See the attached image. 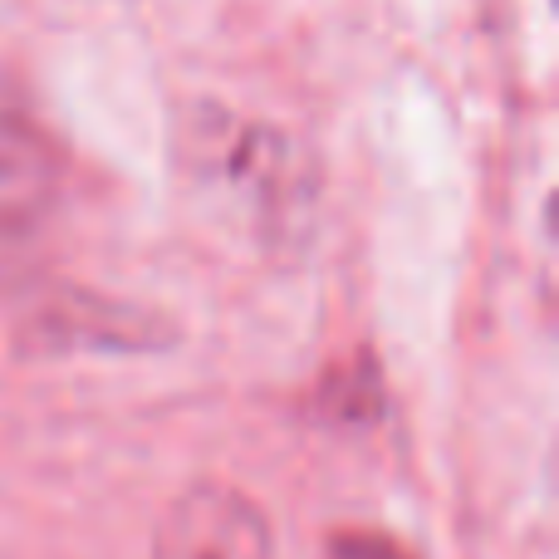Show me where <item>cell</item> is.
Instances as JSON below:
<instances>
[{"mask_svg": "<svg viewBox=\"0 0 559 559\" xmlns=\"http://www.w3.org/2000/svg\"><path fill=\"white\" fill-rule=\"evenodd\" d=\"M182 167L202 197L231 206L265 241H289L295 226H309L314 206V173L305 153L271 123L197 108L182 128Z\"/></svg>", "mask_w": 559, "mask_h": 559, "instance_id": "obj_1", "label": "cell"}, {"mask_svg": "<svg viewBox=\"0 0 559 559\" xmlns=\"http://www.w3.org/2000/svg\"><path fill=\"white\" fill-rule=\"evenodd\" d=\"M64 163L29 114L0 104V255L29 246L55 216Z\"/></svg>", "mask_w": 559, "mask_h": 559, "instance_id": "obj_3", "label": "cell"}, {"mask_svg": "<svg viewBox=\"0 0 559 559\" xmlns=\"http://www.w3.org/2000/svg\"><path fill=\"white\" fill-rule=\"evenodd\" d=\"M153 559H271V521L231 486H192L167 506Z\"/></svg>", "mask_w": 559, "mask_h": 559, "instance_id": "obj_2", "label": "cell"}, {"mask_svg": "<svg viewBox=\"0 0 559 559\" xmlns=\"http://www.w3.org/2000/svg\"><path fill=\"white\" fill-rule=\"evenodd\" d=\"M334 559H403L388 540H373V535H344L334 540Z\"/></svg>", "mask_w": 559, "mask_h": 559, "instance_id": "obj_4", "label": "cell"}]
</instances>
